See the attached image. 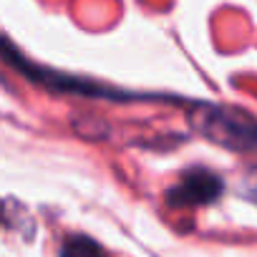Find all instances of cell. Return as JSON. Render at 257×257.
I'll list each match as a JSON object with an SVG mask.
<instances>
[{"label": "cell", "mask_w": 257, "mask_h": 257, "mask_svg": "<svg viewBox=\"0 0 257 257\" xmlns=\"http://www.w3.org/2000/svg\"><path fill=\"white\" fill-rule=\"evenodd\" d=\"M224 192V182L217 172L207 167H189L182 172L179 182L167 189L164 199L169 207L189 209V207H207L214 204Z\"/></svg>", "instance_id": "2"}, {"label": "cell", "mask_w": 257, "mask_h": 257, "mask_svg": "<svg viewBox=\"0 0 257 257\" xmlns=\"http://www.w3.org/2000/svg\"><path fill=\"white\" fill-rule=\"evenodd\" d=\"M58 257H111L93 237L88 234H71L63 239Z\"/></svg>", "instance_id": "3"}, {"label": "cell", "mask_w": 257, "mask_h": 257, "mask_svg": "<svg viewBox=\"0 0 257 257\" xmlns=\"http://www.w3.org/2000/svg\"><path fill=\"white\" fill-rule=\"evenodd\" d=\"M244 194L252 202H257V167H252L247 172V177H244Z\"/></svg>", "instance_id": "4"}, {"label": "cell", "mask_w": 257, "mask_h": 257, "mask_svg": "<svg viewBox=\"0 0 257 257\" xmlns=\"http://www.w3.org/2000/svg\"><path fill=\"white\" fill-rule=\"evenodd\" d=\"M189 123L197 134L217 147L242 154H257V118H252L249 113L202 101L189 113Z\"/></svg>", "instance_id": "1"}]
</instances>
